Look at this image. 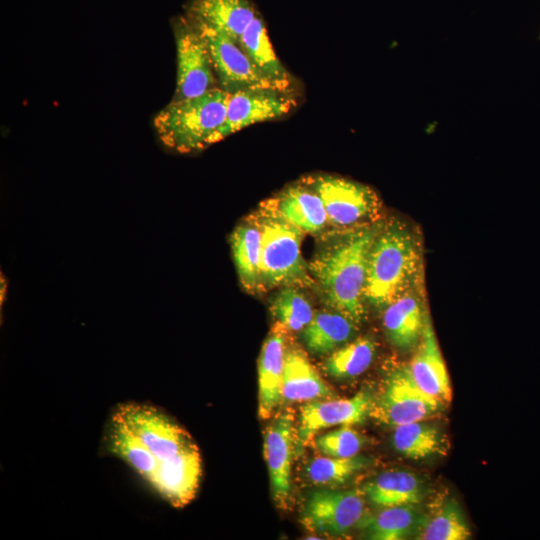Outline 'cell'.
Masks as SVG:
<instances>
[{
    "label": "cell",
    "instance_id": "cell-1",
    "mask_svg": "<svg viewBox=\"0 0 540 540\" xmlns=\"http://www.w3.org/2000/svg\"><path fill=\"white\" fill-rule=\"evenodd\" d=\"M104 444L172 507L183 508L195 499L203 472L199 448L159 407L134 401L118 404L108 418Z\"/></svg>",
    "mask_w": 540,
    "mask_h": 540
},
{
    "label": "cell",
    "instance_id": "cell-2",
    "mask_svg": "<svg viewBox=\"0 0 540 540\" xmlns=\"http://www.w3.org/2000/svg\"><path fill=\"white\" fill-rule=\"evenodd\" d=\"M380 221L324 233L309 271L324 302L355 323L365 317L364 289L372 245L383 228Z\"/></svg>",
    "mask_w": 540,
    "mask_h": 540
},
{
    "label": "cell",
    "instance_id": "cell-3",
    "mask_svg": "<svg viewBox=\"0 0 540 540\" xmlns=\"http://www.w3.org/2000/svg\"><path fill=\"white\" fill-rule=\"evenodd\" d=\"M228 96V92L215 87L196 97L172 100L153 121L161 143L181 154L214 144L226 119Z\"/></svg>",
    "mask_w": 540,
    "mask_h": 540
},
{
    "label": "cell",
    "instance_id": "cell-4",
    "mask_svg": "<svg viewBox=\"0 0 540 540\" xmlns=\"http://www.w3.org/2000/svg\"><path fill=\"white\" fill-rule=\"evenodd\" d=\"M419 264L414 236L399 222L385 224L377 235L368 259L364 298L385 308L404 294Z\"/></svg>",
    "mask_w": 540,
    "mask_h": 540
},
{
    "label": "cell",
    "instance_id": "cell-5",
    "mask_svg": "<svg viewBox=\"0 0 540 540\" xmlns=\"http://www.w3.org/2000/svg\"><path fill=\"white\" fill-rule=\"evenodd\" d=\"M251 216L261 230L262 291L277 286L314 285L301 251L305 233L285 220L269 200L262 202Z\"/></svg>",
    "mask_w": 540,
    "mask_h": 540
},
{
    "label": "cell",
    "instance_id": "cell-6",
    "mask_svg": "<svg viewBox=\"0 0 540 540\" xmlns=\"http://www.w3.org/2000/svg\"><path fill=\"white\" fill-rule=\"evenodd\" d=\"M303 181L320 196L328 223L335 227L367 223L380 208L376 192L362 183L328 174L308 176Z\"/></svg>",
    "mask_w": 540,
    "mask_h": 540
},
{
    "label": "cell",
    "instance_id": "cell-7",
    "mask_svg": "<svg viewBox=\"0 0 540 540\" xmlns=\"http://www.w3.org/2000/svg\"><path fill=\"white\" fill-rule=\"evenodd\" d=\"M444 405L422 391L405 366L387 377L382 392L372 402L369 415L384 425L396 427L425 420L439 413Z\"/></svg>",
    "mask_w": 540,
    "mask_h": 540
},
{
    "label": "cell",
    "instance_id": "cell-8",
    "mask_svg": "<svg viewBox=\"0 0 540 540\" xmlns=\"http://www.w3.org/2000/svg\"><path fill=\"white\" fill-rule=\"evenodd\" d=\"M177 82L173 100L199 96L215 87L217 78L207 42L189 20L181 19L175 27Z\"/></svg>",
    "mask_w": 540,
    "mask_h": 540
},
{
    "label": "cell",
    "instance_id": "cell-9",
    "mask_svg": "<svg viewBox=\"0 0 540 540\" xmlns=\"http://www.w3.org/2000/svg\"><path fill=\"white\" fill-rule=\"evenodd\" d=\"M365 503L358 490H320L307 499L301 523L310 532L343 535L365 516Z\"/></svg>",
    "mask_w": 540,
    "mask_h": 540
},
{
    "label": "cell",
    "instance_id": "cell-10",
    "mask_svg": "<svg viewBox=\"0 0 540 540\" xmlns=\"http://www.w3.org/2000/svg\"><path fill=\"white\" fill-rule=\"evenodd\" d=\"M193 24L207 42L218 87L228 93L246 89L280 90L260 73L237 42L210 28Z\"/></svg>",
    "mask_w": 540,
    "mask_h": 540
},
{
    "label": "cell",
    "instance_id": "cell-11",
    "mask_svg": "<svg viewBox=\"0 0 540 540\" xmlns=\"http://www.w3.org/2000/svg\"><path fill=\"white\" fill-rule=\"evenodd\" d=\"M297 105L293 92L276 89H246L229 93L226 119L215 143L248 126L280 118Z\"/></svg>",
    "mask_w": 540,
    "mask_h": 540
},
{
    "label": "cell",
    "instance_id": "cell-12",
    "mask_svg": "<svg viewBox=\"0 0 540 540\" xmlns=\"http://www.w3.org/2000/svg\"><path fill=\"white\" fill-rule=\"evenodd\" d=\"M372 402L365 391L349 398L306 402L300 407L298 442L307 443L322 429L363 423L370 414Z\"/></svg>",
    "mask_w": 540,
    "mask_h": 540
},
{
    "label": "cell",
    "instance_id": "cell-13",
    "mask_svg": "<svg viewBox=\"0 0 540 540\" xmlns=\"http://www.w3.org/2000/svg\"><path fill=\"white\" fill-rule=\"evenodd\" d=\"M293 420L292 413L284 411L275 417L264 433V456L269 471L272 497L281 508L287 506L290 497Z\"/></svg>",
    "mask_w": 540,
    "mask_h": 540
},
{
    "label": "cell",
    "instance_id": "cell-14",
    "mask_svg": "<svg viewBox=\"0 0 540 540\" xmlns=\"http://www.w3.org/2000/svg\"><path fill=\"white\" fill-rule=\"evenodd\" d=\"M281 324L272 327L258 360V414L270 418L283 400V375L286 357V333Z\"/></svg>",
    "mask_w": 540,
    "mask_h": 540
},
{
    "label": "cell",
    "instance_id": "cell-15",
    "mask_svg": "<svg viewBox=\"0 0 540 540\" xmlns=\"http://www.w3.org/2000/svg\"><path fill=\"white\" fill-rule=\"evenodd\" d=\"M415 384L442 403L450 402L452 389L447 368L428 315L415 355L407 365Z\"/></svg>",
    "mask_w": 540,
    "mask_h": 540
},
{
    "label": "cell",
    "instance_id": "cell-16",
    "mask_svg": "<svg viewBox=\"0 0 540 540\" xmlns=\"http://www.w3.org/2000/svg\"><path fill=\"white\" fill-rule=\"evenodd\" d=\"M258 15L250 0H193L188 18L239 44V40Z\"/></svg>",
    "mask_w": 540,
    "mask_h": 540
},
{
    "label": "cell",
    "instance_id": "cell-17",
    "mask_svg": "<svg viewBox=\"0 0 540 540\" xmlns=\"http://www.w3.org/2000/svg\"><path fill=\"white\" fill-rule=\"evenodd\" d=\"M268 200L285 220L304 233H322L329 224L322 199L303 180Z\"/></svg>",
    "mask_w": 540,
    "mask_h": 540
},
{
    "label": "cell",
    "instance_id": "cell-18",
    "mask_svg": "<svg viewBox=\"0 0 540 540\" xmlns=\"http://www.w3.org/2000/svg\"><path fill=\"white\" fill-rule=\"evenodd\" d=\"M333 395V390L322 379L307 355L297 347L288 349L284 365L283 399L308 402Z\"/></svg>",
    "mask_w": 540,
    "mask_h": 540
},
{
    "label": "cell",
    "instance_id": "cell-19",
    "mask_svg": "<svg viewBox=\"0 0 540 540\" xmlns=\"http://www.w3.org/2000/svg\"><path fill=\"white\" fill-rule=\"evenodd\" d=\"M239 45L255 67L282 91L293 92V77L276 56L265 24L257 15L242 34Z\"/></svg>",
    "mask_w": 540,
    "mask_h": 540
},
{
    "label": "cell",
    "instance_id": "cell-20",
    "mask_svg": "<svg viewBox=\"0 0 540 540\" xmlns=\"http://www.w3.org/2000/svg\"><path fill=\"white\" fill-rule=\"evenodd\" d=\"M230 243L242 286L253 294L261 292V230L251 215L237 225Z\"/></svg>",
    "mask_w": 540,
    "mask_h": 540
},
{
    "label": "cell",
    "instance_id": "cell-21",
    "mask_svg": "<svg viewBox=\"0 0 540 540\" xmlns=\"http://www.w3.org/2000/svg\"><path fill=\"white\" fill-rule=\"evenodd\" d=\"M425 316L416 296L405 292L396 298L385 307L383 315V326L389 341L400 349H411L419 344Z\"/></svg>",
    "mask_w": 540,
    "mask_h": 540
},
{
    "label": "cell",
    "instance_id": "cell-22",
    "mask_svg": "<svg viewBox=\"0 0 540 540\" xmlns=\"http://www.w3.org/2000/svg\"><path fill=\"white\" fill-rule=\"evenodd\" d=\"M363 493L372 503L384 508L414 505L423 498V485L411 472L389 470L367 482L363 487Z\"/></svg>",
    "mask_w": 540,
    "mask_h": 540
},
{
    "label": "cell",
    "instance_id": "cell-23",
    "mask_svg": "<svg viewBox=\"0 0 540 540\" xmlns=\"http://www.w3.org/2000/svg\"><path fill=\"white\" fill-rule=\"evenodd\" d=\"M355 324L339 311H318L303 329L302 338L311 353H332L352 338Z\"/></svg>",
    "mask_w": 540,
    "mask_h": 540
},
{
    "label": "cell",
    "instance_id": "cell-24",
    "mask_svg": "<svg viewBox=\"0 0 540 540\" xmlns=\"http://www.w3.org/2000/svg\"><path fill=\"white\" fill-rule=\"evenodd\" d=\"M444 441L440 429L424 420L396 426L392 437L396 451L414 460L441 453Z\"/></svg>",
    "mask_w": 540,
    "mask_h": 540
},
{
    "label": "cell",
    "instance_id": "cell-25",
    "mask_svg": "<svg viewBox=\"0 0 540 540\" xmlns=\"http://www.w3.org/2000/svg\"><path fill=\"white\" fill-rule=\"evenodd\" d=\"M424 518L413 505L385 507L367 521V536L373 540L405 539L423 526Z\"/></svg>",
    "mask_w": 540,
    "mask_h": 540
},
{
    "label": "cell",
    "instance_id": "cell-26",
    "mask_svg": "<svg viewBox=\"0 0 540 540\" xmlns=\"http://www.w3.org/2000/svg\"><path fill=\"white\" fill-rule=\"evenodd\" d=\"M375 351L371 338H357L333 351L323 363V370L339 379L359 376L371 365Z\"/></svg>",
    "mask_w": 540,
    "mask_h": 540
},
{
    "label": "cell",
    "instance_id": "cell-27",
    "mask_svg": "<svg viewBox=\"0 0 540 540\" xmlns=\"http://www.w3.org/2000/svg\"><path fill=\"white\" fill-rule=\"evenodd\" d=\"M471 532L459 504L445 500L426 520L421 534L424 540H466Z\"/></svg>",
    "mask_w": 540,
    "mask_h": 540
},
{
    "label": "cell",
    "instance_id": "cell-28",
    "mask_svg": "<svg viewBox=\"0 0 540 540\" xmlns=\"http://www.w3.org/2000/svg\"><path fill=\"white\" fill-rule=\"evenodd\" d=\"M270 311L288 331L303 330L314 316L310 302L297 287H283L273 298Z\"/></svg>",
    "mask_w": 540,
    "mask_h": 540
},
{
    "label": "cell",
    "instance_id": "cell-29",
    "mask_svg": "<svg viewBox=\"0 0 540 540\" xmlns=\"http://www.w3.org/2000/svg\"><path fill=\"white\" fill-rule=\"evenodd\" d=\"M369 464L370 460L362 456L317 457L308 463L306 474L317 485H340Z\"/></svg>",
    "mask_w": 540,
    "mask_h": 540
},
{
    "label": "cell",
    "instance_id": "cell-30",
    "mask_svg": "<svg viewBox=\"0 0 540 540\" xmlns=\"http://www.w3.org/2000/svg\"><path fill=\"white\" fill-rule=\"evenodd\" d=\"M364 438L348 425L325 433L315 440L316 448L325 456L348 458L356 456Z\"/></svg>",
    "mask_w": 540,
    "mask_h": 540
},
{
    "label": "cell",
    "instance_id": "cell-31",
    "mask_svg": "<svg viewBox=\"0 0 540 540\" xmlns=\"http://www.w3.org/2000/svg\"><path fill=\"white\" fill-rule=\"evenodd\" d=\"M540 38V37H539Z\"/></svg>",
    "mask_w": 540,
    "mask_h": 540
}]
</instances>
